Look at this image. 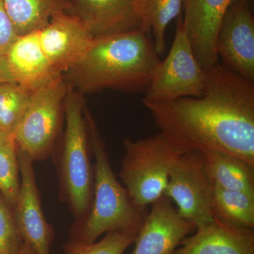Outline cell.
<instances>
[{
    "instance_id": "10",
    "label": "cell",
    "mask_w": 254,
    "mask_h": 254,
    "mask_svg": "<svg viewBox=\"0 0 254 254\" xmlns=\"http://www.w3.org/2000/svg\"><path fill=\"white\" fill-rule=\"evenodd\" d=\"M21 185L14 208L15 220L23 242L36 254H50L53 230L47 222L37 187L33 161L21 150L18 151Z\"/></svg>"
},
{
    "instance_id": "13",
    "label": "cell",
    "mask_w": 254,
    "mask_h": 254,
    "mask_svg": "<svg viewBox=\"0 0 254 254\" xmlns=\"http://www.w3.org/2000/svg\"><path fill=\"white\" fill-rule=\"evenodd\" d=\"M183 21L195 58L203 69L219 63L215 50L219 30L235 0H182Z\"/></svg>"
},
{
    "instance_id": "17",
    "label": "cell",
    "mask_w": 254,
    "mask_h": 254,
    "mask_svg": "<svg viewBox=\"0 0 254 254\" xmlns=\"http://www.w3.org/2000/svg\"><path fill=\"white\" fill-rule=\"evenodd\" d=\"M213 185L254 193V167L236 155L220 150H200Z\"/></svg>"
},
{
    "instance_id": "14",
    "label": "cell",
    "mask_w": 254,
    "mask_h": 254,
    "mask_svg": "<svg viewBox=\"0 0 254 254\" xmlns=\"http://www.w3.org/2000/svg\"><path fill=\"white\" fill-rule=\"evenodd\" d=\"M68 14L79 18L94 38L141 28L135 0H68Z\"/></svg>"
},
{
    "instance_id": "3",
    "label": "cell",
    "mask_w": 254,
    "mask_h": 254,
    "mask_svg": "<svg viewBox=\"0 0 254 254\" xmlns=\"http://www.w3.org/2000/svg\"><path fill=\"white\" fill-rule=\"evenodd\" d=\"M91 151L94 155V190L88 215L73 226L71 240L93 243L104 233L122 231L138 234L148 212L137 206L112 168L104 142L91 113L85 110Z\"/></svg>"
},
{
    "instance_id": "18",
    "label": "cell",
    "mask_w": 254,
    "mask_h": 254,
    "mask_svg": "<svg viewBox=\"0 0 254 254\" xmlns=\"http://www.w3.org/2000/svg\"><path fill=\"white\" fill-rule=\"evenodd\" d=\"M18 36L38 31L52 18L68 12V0H1Z\"/></svg>"
},
{
    "instance_id": "4",
    "label": "cell",
    "mask_w": 254,
    "mask_h": 254,
    "mask_svg": "<svg viewBox=\"0 0 254 254\" xmlns=\"http://www.w3.org/2000/svg\"><path fill=\"white\" fill-rule=\"evenodd\" d=\"M83 95L68 85L64 102L66 128L58 155L60 198L81 221L91 208L94 190L89 131L85 116Z\"/></svg>"
},
{
    "instance_id": "12",
    "label": "cell",
    "mask_w": 254,
    "mask_h": 254,
    "mask_svg": "<svg viewBox=\"0 0 254 254\" xmlns=\"http://www.w3.org/2000/svg\"><path fill=\"white\" fill-rule=\"evenodd\" d=\"M134 241L131 254H174L196 226L180 216L165 195L152 203Z\"/></svg>"
},
{
    "instance_id": "9",
    "label": "cell",
    "mask_w": 254,
    "mask_h": 254,
    "mask_svg": "<svg viewBox=\"0 0 254 254\" xmlns=\"http://www.w3.org/2000/svg\"><path fill=\"white\" fill-rule=\"evenodd\" d=\"M250 0H235L219 30L215 50L222 64L254 83V17Z\"/></svg>"
},
{
    "instance_id": "21",
    "label": "cell",
    "mask_w": 254,
    "mask_h": 254,
    "mask_svg": "<svg viewBox=\"0 0 254 254\" xmlns=\"http://www.w3.org/2000/svg\"><path fill=\"white\" fill-rule=\"evenodd\" d=\"M18 151L14 135L0 132V193L13 209L21 185Z\"/></svg>"
},
{
    "instance_id": "11",
    "label": "cell",
    "mask_w": 254,
    "mask_h": 254,
    "mask_svg": "<svg viewBox=\"0 0 254 254\" xmlns=\"http://www.w3.org/2000/svg\"><path fill=\"white\" fill-rule=\"evenodd\" d=\"M40 43L55 72L64 75L86 54L94 37L74 15H56L38 31Z\"/></svg>"
},
{
    "instance_id": "15",
    "label": "cell",
    "mask_w": 254,
    "mask_h": 254,
    "mask_svg": "<svg viewBox=\"0 0 254 254\" xmlns=\"http://www.w3.org/2000/svg\"><path fill=\"white\" fill-rule=\"evenodd\" d=\"M195 230L174 254H254V228L233 226L213 218Z\"/></svg>"
},
{
    "instance_id": "26",
    "label": "cell",
    "mask_w": 254,
    "mask_h": 254,
    "mask_svg": "<svg viewBox=\"0 0 254 254\" xmlns=\"http://www.w3.org/2000/svg\"><path fill=\"white\" fill-rule=\"evenodd\" d=\"M15 81L4 57L0 55V83Z\"/></svg>"
},
{
    "instance_id": "1",
    "label": "cell",
    "mask_w": 254,
    "mask_h": 254,
    "mask_svg": "<svg viewBox=\"0 0 254 254\" xmlns=\"http://www.w3.org/2000/svg\"><path fill=\"white\" fill-rule=\"evenodd\" d=\"M204 70L200 98L143 104L180 149L222 150L254 167V83L220 63Z\"/></svg>"
},
{
    "instance_id": "28",
    "label": "cell",
    "mask_w": 254,
    "mask_h": 254,
    "mask_svg": "<svg viewBox=\"0 0 254 254\" xmlns=\"http://www.w3.org/2000/svg\"><path fill=\"white\" fill-rule=\"evenodd\" d=\"M250 2L252 3V4L253 5L254 4V0H250Z\"/></svg>"
},
{
    "instance_id": "5",
    "label": "cell",
    "mask_w": 254,
    "mask_h": 254,
    "mask_svg": "<svg viewBox=\"0 0 254 254\" xmlns=\"http://www.w3.org/2000/svg\"><path fill=\"white\" fill-rule=\"evenodd\" d=\"M120 177L137 206L147 208L163 195L170 170L185 150L163 133L143 139L126 138Z\"/></svg>"
},
{
    "instance_id": "6",
    "label": "cell",
    "mask_w": 254,
    "mask_h": 254,
    "mask_svg": "<svg viewBox=\"0 0 254 254\" xmlns=\"http://www.w3.org/2000/svg\"><path fill=\"white\" fill-rule=\"evenodd\" d=\"M68 85L63 75L38 87L13 133L18 149L34 161L53 153L64 115Z\"/></svg>"
},
{
    "instance_id": "16",
    "label": "cell",
    "mask_w": 254,
    "mask_h": 254,
    "mask_svg": "<svg viewBox=\"0 0 254 254\" xmlns=\"http://www.w3.org/2000/svg\"><path fill=\"white\" fill-rule=\"evenodd\" d=\"M14 81L34 91L57 76L40 43L38 32L16 37L4 55Z\"/></svg>"
},
{
    "instance_id": "23",
    "label": "cell",
    "mask_w": 254,
    "mask_h": 254,
    "mask_svg": "<svg viewBox=\"0 0 254 254\" xmlns=\"http://www.w3.org/2000/svg\"><path fill=\"white\" fill-rule=\"evenodd\" d=\"M136 235L128 232H109L99 242L86 244L71 240L64 248L66 254H123L134 243Z\"/></svg>"
},
{
    "instance_id": "2",
    "label": "cell",
    "mask_w": 254,
    "mask_h": 254,
    "mask_svg": "<svg viewBox=\"0 0 254 254\" xmlns=\"http://www.w3.org/2000/svg\"><path fill=\"white\" fill-rule=\"evenodd\" d=\"M151 36L143 29L95 38L64 78L81 95L102 90L146 92L160 63Z\"/></svg>"
},
{
    "instance_id": "24",
    "label": "cell",
    "mask_w": 254,
    "mask_h": 254,
    "mask_svg": "<svg viewBox=\"0 0 254 254\" xmlns=\"http://www.w3.org/2000/svg\"><path fill=\"white\" fill-rule=\"evenodd\" d=\"M22 244L14 209L0 193V254H18Z\"/></svg>"
},
{
    "instance_id": "25",
    "label": "cell",
    "mask_w": 254,
    "mask_h": 254,
    "mask_svg": "<svg viewBox=\"0 0 254 254\" xmlns=\"http://www.w3.org/2000/svg\"><path fill=\"white\" fill-rule=\"evenodd\" d=\"M17 33L6 12L2 1L0 0V55L4 57Z\"/></svg>"
},
{
    "instance_id": "22",
    "label": "cell",
    "mask_w": 254,
    "mask_h": 254,
    "mask_svg": "<svg viewBox=\"0 0 254 254\" xmlns=\"http://www.w3.org/2000/svg\"><path fill=\"white\" fill-rule=\"evenodd\" d=\"M32 93L16 81L0 83V132L14 133L27 109Z\"/></svg>"
},
{
    "instance_id": "20",
    "label": "cell",
    "mask_w": 254,
    "mask_h": 254,
    "mask_svg": "<svg viewBox=\"0 0 254 254\" xmlns=\"http://www.w3.org/2000/svg\"><path fill=\"white\" fill-rule=\"evenodd\" d=\"M213 218L233 226L254 228V193L214 185Z\"/></svg>"
},
{
    "instance_id": "7",
    "label": "cell",
    "mask_w": 254,
    "mask_h": 254,
    "mask_svg": "<svg viewBox=\"0 0 254 254\" xmlns=\"http://www.w3.org/2000/svg\"><path fill=\"white\" fill-rule=\"evenodd\" d=\"M205 82V70L195 58L181 14L171 50L160 62L143 102L200 98L204 92Z\"/></svg>"
},
{
    "instance_id": "27",
    "label": "cell",
    "mask_w": 254,
    "mask_h": 254,
    "mask_svg": "<svg viewBox=\"0 0 254 254\" xmlns=\"http://www.w3.org/2000/svg\"><path fill=\"white\" fill-rule=\"evenodd\" d=\"M18 254H36L28 244L23 242Z\"/></svg>"
},
{
    "instance_id": "19",
    "label": "cell",
    "mask_w": 254,
    "mask_h": 254,
    "mask_svg": "<svg viewBox=\"0 0 254 254\" xmlns=\"http://www.w3.org/2000/svg\"><path fill=\"white\" fill-rule=\"evenodd\" d=\"M182 0H135V10L141 22V29L154 37L158 55L166 48L165 31L170 23L182 14Z\"/></svg>"
},
{
    "instance_id": "8",
    "label": "cell",
    "mask_w": 254,
    "mask_h": 254,
    "mask_svg": "<svg viewBox=\"0 0 254 254\" xmlns=\"http://www.w3.org/2000/svg\"><path fill=\"white\" fill-rule=\"evenodd\" d=\"M214 185L199 150L183 152L175 160L163 195L177 205L180 216L196 228L211 221Z\"/></svg>"
}]
</instances>
